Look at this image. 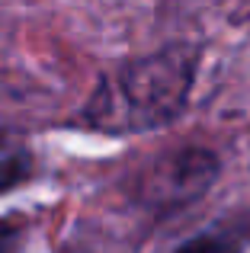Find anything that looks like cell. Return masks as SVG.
<instances>
[{
	"mask_svg": "<svg viewBox=\"0 0 250 253\" xmlns=\"http://www.w3.org/2000/svg\"><path fill=\"white\" fill-rule=\"evenodd\" d=\"M196 55L189 48H167L131 61L106 81L90 106V119L106 128H148L176 116L189 93Z\"/></svg>",
	"mask_w": 250,
	"mask_h": 253,
	"instance_id": "1",
	"label": "cell"
},
{
	"mask_svg": "<svg viewBox=\"0 0 250 253\" xmlns=\"http://www.w3.org/2000/svg\"><path fill=\"white\" fill-rule=\"evenodd\" d=\"M215 176V157L206 151H183L164 161L154 170V199L157 202H186L202 192Z\"/></svg>",
	"mask_w": 250,
	"mask_h": 253,
	"instance_id": "2",
	"label": "cell"
},
{
	"mask_svg": "<svg viewBox=\"0 0 250 253\" xmlns=\"http://www.w3.org/2000/svg\"><path fill=\"white\" fill-rule=\"evenodd\" d=\"M29 170H32V154L26 141L10 135V131H0V192L23 183Z\"/></svg>",
	"mask_w": 250,
	"mask_h": 253,
	"instance_id": "3",
	"label": "cell"
},
{
	"mask_svg": "<svg viewBox=\"0 0 250 253\" xmlns=\"http://www.w3.org/2000/svg\"><path fill=\"white\" fill-rule=\"evenodd\" d=\"M180 253H238V241L215 231V234H206V237H196V241L183 244Z\"/></svg>",
	"mask_w": 250,
	"mask_h": 253,
	"instance_id": "4",
	"label": "cell"
},
{
	"mask_svg": "<svg viewBox=\"0 0 250 253\" xmlns=\"http://www.w3.org/2000/svg\"><path fill=\"white\" fill-rule=\"evenodd\" d=\"M23 247V228L13 221H0V253H19Z\"/></svg>",
	"mask_w": 250,
	"mask_h": 253,
	"instance_id": "5",
	"label": "cell"
}]
</instances>
